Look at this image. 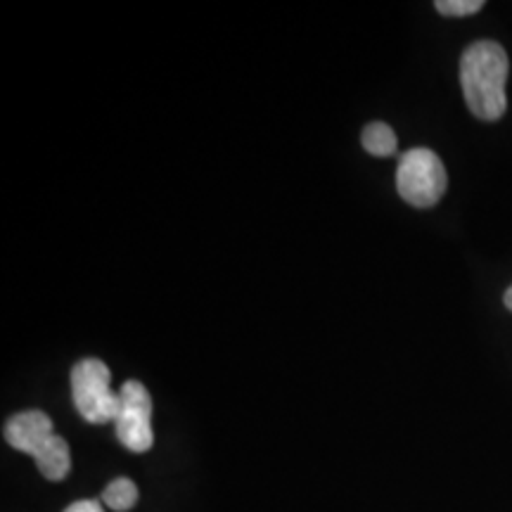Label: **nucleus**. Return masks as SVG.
Segmentation results:
<instances>
[{
    "mask_svg": "<svg viewBox=\"0 0 512 512\" xmlns=\"http://www.w3.org/2000/svg\"><path fill=\"white\" fill-rule=\"evenodd\" d=\"M510 62L508 53L496 41H477L460 57V88L465 105L482 121H498L508 110Z\"/></svg>",
    "mask_w": 512,
    "mask_h": 512,
    "instance_id": "nucleus-1",
    "label": "nucleus"
},
{
    "mask_svg": "<svg viewBox=\"0 0 512 512\" xmlns=\"http://www.w3.org/2000/svg\"><path fill=\"white\" fill-rule=\"evenodd\" d=\"M5 441L15 451L29 453L41 475L50 482H62L72 470L69 446L53 432V420L43 411H24L5 422Z\"/></svg>",
    "mask_w": 512,
    "mask_h": 512,
    "instance_id": "nucleus-2",
    "label": "nucleus"
},
{
    "mask_svg": "<svg viewBox=\"0 0 512 512\" xmlns=\"http://www.w3.org/2000/svg\"><path fill=\"white\" fill-rule=\"evenodd\" d=\"M446 188V169L437 152L427 147H413L403 152L396 166V190L403 202L418 209H430L444 197Z\"/></svg>",
    "mask_w": 512,
    "mask_h": 512,
    "instance_id": "nucleus-3",
    "label": "nucleus"
},
{
    "mask_svg": "<svg viewBox=\"0 0 512 512\" xmlns=\"http://www.w3.org/2000/svg\"><path fill=\"white\" fill-rule=\"evenodd\" d=\"M72 399L79 415L91 425L117 422L121 396L110 387V368L100 358H83L72 370Z\"/></svg>",
    "mask_w": 512,
    "mask_h": 512,
    "instance_id": "nucleus-4",
    "label": "nucleus"
},
{
    "mask_svg": "<svg viewBox=\"0 0 512 512\" xmlns=\"http://www.w3.org/2000/svg\"><path fill=\"white\" fill-rule=\"evenodd\" d=\"M121 411L117 418V437L124 448L133 453L150 451L155 444V432H152V399L145 384L136 380L124 382L119 389Z\"/></svg>",
    "mask_w": 512,
    "mask_h": 512,
    "instance_id": "nucleus-5",
    "label": "nucleus"
},
{
    "mask_svg": "<svg viewBox=\"0 0 512 512\" xmlns=\"http://www.w3.org/2000/svg\"><path fill=\"white\" fill-rule=\"evenodd\" d=\"M361 143L366 147V152L375 157H392L396 155V147H399V140H396V133L382 121H373L363 128Z\"/></svg>",
    "mask_w": 512,
    "mask_h": 512,
    "instance_id": "nucleus-6",
    "label": "nucleus"
},
{
    "mask_svg": "<svg viewBox=\"0 0 512 512\" xmlns=\"http://www.w3.org/2000/svg\"><path fill=\"white\" fill-rule=\"evenodd\" d=\"M102 498H105V503L110 505L112 510L126 512L138 503V486L133 484L131 479L119 477V479H114L110 486H107L105 496Z\"/></svg>",
    "mask_w": 512,
    "mask_h": 512,
    "instance_id": "nucleus-7",
    "label": "nucleus"
},
{
    "mask_svg": "<svg viewBox=\"0 0 512 512\" xmlns=\"http://www.w3.org/2000/svg\"><path fill=\"white\" fill-rule=\"evenodd\" d=\"M434 8L446 17H467L477 15L484 8V0H437Z\"/></svg>",
    "mask_w": 512,
    "mask_h": 512,
    "instance_id": "nucleus-8",
    "label": "nucleus"
},
{
    "mask_svg": "<svg viewBox=\"0 0 512 512\" xmlns=\"http://www.w3.org/2000/svg\"><path fill=\"white\" fill-rule=\"evenodd\" d=\"M64 512H105L98 501H76Z\"/></svg>",
    "mask_w": 512,
    "mask_h": 512,
    "instance_id": "nucleus-9",
    "label": "nucleus"
},
{
    "mask_svg": "<svg viewBox=\"0 0 512 512\" xmlns=\"http://www.w3.org/2000/svg\"><path fill=\"white\" fill-rule=\"evenodd\" d=\"M503 302H505V306H508V309L512 311V285H510V290H508V292H505Z\"/></svg>",
    "mask_w": 512,
    "mask_h": 512,
    "instance_id": "nucleus-10",
    "label": "nucleus"
}]
</instances>
